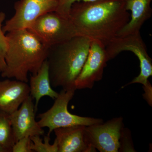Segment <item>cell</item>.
<instances>
[{
  "mask_svg": "<svg viewBox=\"0 0 152 152\" xmlns=\"http://www.w3.org/2000/svg\"><path fill=\"white\" fill-rule=\"evenodd\" d=\"M31 140V148L33 152H58V144L55 139L53 144L51 145L50 136L47 135L43 140L40 136H34L30 137Z\"/></svg>",
  "mask_w": 152,
  "mask_h": 152,
  "instance_id": "16",
  "label": "cell"
},
{
  "mask_svg": "<svg viewBox=\"0 0 152 152\" xmlns=\"http://www.w3.org/2000/svg\"><path fill=\"white\" fill-rule=\"evenodd\" d=\"M7 48L3 78L28 83V74L36 75L48 54L49 47L27 29L14 30L6 34Z\"/></svg>",
  "mask_w": 152,
  "mask_h": 152,
  "instance_id": "2",
  "label": "cell"
},
{
  "mask_svg": "<svg viewBox=\"0 0 152 152\" xmlns=\"http://www.w3.org/2000/svg\"><path fill=\"white\" fill-rule=\"evenodd\" d=\"M126 0H97L77 2L69 17L78 35L107 42L116 37L129 21Z\"/></svg>",
  "mask_w": 152,
  "mask_h": 152,
  "instance_id": "1",
  "label": "cell"
},
{
  "mask_svg": "<svg viewBox=\"0 0 152 152\" xmlns=\"http://www.w3.org/2000/svg\"><path fill=\"white\" fill-rule=\"evenodd\" d=\"M30 95L35 100L34 104L36 112L38 109L39 102L42 98L48 96L54 100L59 93L54 91L51 86L49 76V67L45 60L37 73L31 75L30 80Z\"/></svg>",
  "mask_w": 152,
  "mask_h": 152,
  "instance_id": "14",
  "label": "cell"
},
{
  "mask_svg": "<svg viewBox=\"0 0 152 152\" xmlns=\"http://www.w3.org/2000/svg\"><path fill=\"white\" fill-rule=\"evenodd\" d=\"M91 39L77 36L49 48L47 60L52 87L76 91L75 82L86 60Z\"/></svg>",
  "mask_w": 152,
  "mask_h": 152,
  "instance_id": "3",
  "label": "cell"
},
{
  "mask_svg": "<svg viewBox=\"0 0 152 152\" xmlns=\"http://www.w3.org/2000/svg\"><path fill=\"white\" fill-rule=\"evenodd\" d=\"M108 61L105 44L91 39L86 60L75 82L76 90L92 88L96 82L102 79Z\"/></svg>",
  "mask_w": 152,
  "mask_h": 152,
  "instance_id": "8",
  "label": "cell"
},
{
  "mask_svg": "<svg viewBox=\"0 0 152 152\" xmlns=\"http://www.w3.org/2000/svg\"><path fill=\"white\" fill-rule=\"evenodd\" d=\"M118 152H136L134 148L131 131L124 127L121 132Z\"/></svg>",
  "mask_w": 152,
  "mask_h": 152,
  "instance_id": "18",
  "label": "cell"
},
{
  "mask_svg": "<svg viewBox=\"0 0 152 152\" xmlns=\"http://www.w3.org/2000/svg\"><path fill=\"white\" fill-rule=\"evenodd\" d=\"M27 29L49 48L78 36L69 17L56 12L44 14Z\"/></svg>",
  "mask_w": 152,
  "mask_h": 152,
  "instance_id": "6",
  "label": "cell"
},
{
  "mask_svg": "<svg viewBox=\"0 0 152 152\" xmlns=\"http://www.w3.org/2000/svg\"><path fill=\"white\" fill-rule=\"evenodd\" d=\"M36 111L31 96L16 111L10 115L15 143L25 137L42 136L45 132L36 121Z\"/></svg>",
  "mask_w": 152,
  "mask_h": 152,
  "instance_id": "10",
  "label": "cell"
},
{
  "mask_svg": "<svg viewBox=\"0 0 152 152\" xmlns=\"http://www.w3.org/2000/svg\"><path fill=\"white\" fill-rule=\"evenodd\" d=\"M58 0H20L15 3L13 16L3 26L5 34L11 31L28 28L44 14L56 12Z\"/></svg>",
  "mask_w": 152,
  "mask_h": 152,
  "instance_id": "7",
  "label": "cell"
},
{
  "mask_svg": "<svg viewBox=\"0 0 152 152\" xmlns=\"http://www.w3.org/2000/svg\"><path fill=\"white\" fill-rule=\"evenodd\" d=\"M75 90H61L51 107L38 115V124L42 128L49 129L50 135L54 130L58 128L83 125L89 126L104 122L102 119L92 117H82L71 113L68 110L69 103L73 98Z\"/></svg>",
  "mask_w": 152,
  "mask_h": 152,
  "instance_id": "5",
  "label": "cell"
},
{
  "mask_svg": "<svg viewBox=\"0 0 152 152\" xmlns=\"http://www.w3.org/2000/svg\"><path fill=\"white\" fill-rule=\"evenodd\" d=\"M5 18V14L0 12V73L4 71L6 67L5 56L7 41L6 34L3 30V23Z\"/></svg>",
  "mask_w": 152,
  "mask_h": 152,
  "instance_id": "17",
  "label": "cell"
},
{
  "mask_svg": "<svg viewBox=\"0 0 152 152\" xmlns=\"http://www.w3.org/2000/svg\"><path fill=\"white\" fill-rule=\"evenodd\" d=\"M97 0H58V5L56 12L65 16L69 17L71 7L77 2H92Z\"/></svg>",
  "mask_w": 152,
  "mask_h": 152,
  "instance_id": "19",
  "label": "cell"
},
{
  "mask_svg": "<svg viewBox=\"0 0 152 152\" xmlns=\"http://www.w3.org/2000/svg\"><path fill=\"white\" fill-rule=\"evenodd\" d=\"M15 144L10 115L0 110V145L8 150L9 152H12Z\"/></svg>",
  "mask_w": 152,
  "mask_h": 152,
  "instance_id": "15",
  "label": "cell"
},
{
  "mask_svg": "<svg viewBox=\"0 0 152 152\" xmlns=\"http://www.w3.org/2000/svg\"><path fill=\"white\" fill-rule=\"evenodd\" d=\"M30 96L27 83L7 80L0 81V110L10 115Z\"/></svg>",
  "mask_w": 152,
  "mask_h": 152,
  "instance_id": "12",
  "label": "cell"
},
{
  "mask_svg": "<svg viewBox=\"0 0 152 152\" xmlns=\"http://www.w3.org/2000/svg\"><path fill=\"white\" fill-rule=\"evenodd\" d=\"M86 126L83 125L58 128L54 130L58 152H95L86 133Z\"/></svg>",
  "mask_w": 152,
  "mask_h": 152,
  "instance_id": "11",
  "label": "cell"
},
{
  "mask_svg": "<svg viewBox=\"0 0 152 152\" xmlns=\"http://www.w3.org/2000/svg\"><path fill=\"white\" fill-rule=\"evenodd\" d=\"M31 144L30 137H24L15 143L12 152H33L31 148Z\"/></svg>",
  "mask_w": 152,
  "mask_h": 152,
  "instance_id": "20",
  "label": "cell"
},
{
  "mask_svg": "<svg viewBox=\"0 0 152 152\" xmlns=\"http://www.w3.org/2000/svg\"><path fill=\"white\" fill-rule=\"evenodd\" d=\"M104 43L109 61L125 51L132 52L138 59L140 69V74L122 88L132 84H141L144 86L146 94L151 93V87L148 79L152 76V60L148 54L147 47L140 32L117 36Z\"/></svg>",
  "mask_w": 152,
  "mask_h": 152,
  "instance_id": "4",
  "label": "cell"
},
{
  "mask_svg": "<svg viewBox=\"0 0 152 152\" xmlns=\"http://www.w3.org/2000/svg\"><path fill=\"white\" fill-rule=\"evenodd\" d=\"M0 152H9L8 150L0 145Z\"/></svg>",
  "mask_w": 152,
  "mask_h": 152,
  "instance_id": "21",
  "label": "cell"
},
{
  "mask_svg": "<svg viewBox=\"0 0 152 152\" xmlns=\"http://www.w3.org/2000/svg\"><path fill=\"white\" fill-rule=\"evenodd\" d=\"M152 0H126L125 7L130 11L129 21L117 36H124L140 32L142 26L152 15Z\"/></svg>",
  "mask_w": 152,
  "mask_h": 152,
  "instance_id": "13",
  "label": "cell"
},
{
  "mask_svg": "<svg viewBox=\"0 0 152 152\" xmlns=\"http://www.w3.org/2000/svg\"><path fill=\"white\" fill-rule=\"evenodd\" d=\"M124 127V118L119 117L105 123L86 126L90 143L100 152H118L122 129Z\"/></svg>",
  "mask_w": 152,
  "mask_h": 152,
  "instance_id": "9",
  "label": "cell"
}]
</instances>
